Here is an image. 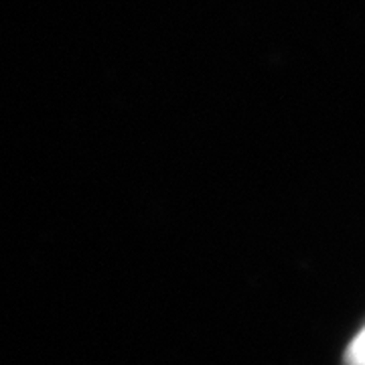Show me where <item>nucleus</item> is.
I'll use <instances>...</instances> for the list:
<instances>
[{
  "mask_svg": "<svg viewBox=\"0 0 365 365\" xmlns=\"http://www.w3.org/2000/svg\"><path fill=\"white\" fill-rule=\"evenodd\" d=\"M347 364L349 365H365V329L353 339L347 351Z\"/></svg>",
  "mask_w": 365,
  "mask_h": 365,
  "instance_id": "obj_1",
  "label": "nucleus"
}]
</instances>
